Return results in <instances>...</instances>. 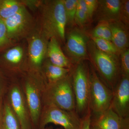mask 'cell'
Returning a JSON list of instances; mask_svg holds the SVG:
<instances>
[{
    "instance_id": "6da1fadb",
    "label": "cell",
    "mask_w": 129,
    "mask_h": 129,
    "mask_svg": "<svg viewBox=\"0 0 129 129\" xmlns=\"http://www.w3.org/2000/svg\"><path fill=\"white\" fill-rule=\"evenodd\" d=\"M39 8L37 23L42 31L48 39L55 37L60 44H64L67 21L63 0L42 1Z\"/></svg>"
},
{
    "instance_id": "7a4b0ae2",
    "label": "cell",
    "mask_w": 129,
    "mask_h": 129,
    "mask_svg": "<svg viewBox=\"0 0 129 129\" xmlns=\"http://www.w3.org/2000/svg\"><path fill=\"white\" fill-rule=\"evenodd\" d=\"M20 76L19 81L30 111L33 129H38L45 82L39 72L26 71Z\"/></svg>"
},
{
    "instance_id": "3957f363",
    "label": "cell",
    "mask_w": 129,
    "mask_h": 129,
    "mask_svg": "<svg viewBox=\"0 0 129 129\" xmlns=\"http://www.w3.org/2000/svg\"><path fill=\"white\" fill-rule=\"evenodd\" d=\"M88 52L92 66L113 90L121 76L119 56L100 50L91 40L88 43Z\"/></svg>"
},
{
    "instance_id": "277c9868",
    "label": "cell",
    "mask_w": 129,
    "mask_h": 129,
    "mask_svg": "<svg viewBox=\"0 0 129 129\" xmlns=\"http://www.w3.org/2000/svg\"><path fill=\"white\" fill-rule=\"evenodd\" d=\"M43 106L52 105L68 111H76V102L70 74L60 80L46 84L42 96Z\"/></svg>"
},
{
    "instance_id": "5b68a950",
    "label": "cell",
    "mask_w": 129,
    "mask_h": 129,
    "mask_svg": "<svg viewBox=\"0 0 129 129\" xmlns=\"http://www.w3.org/2000/svg\"><path fill=\"white\" fill-rule=\"evenodd\" d=\"M70 75L78 114L84 116L90 107V67L81 62L74 65Z\"/></svg>"
},
{
    "instance_id": "8992f818",
    "label": "cell",
    "mask_w": 129,
    "mask_h": 129,
    "mask_svg": "<svg viewBox=\"0 0 129 129\" xmlns=\"http://www.w3.org/2000/svg\"><path fill=\"white\" fill-rule=\"evenodd\" d=\"M27 41V71L40 72L46 59L49 39L37 23L36 27L26 37Z\"/></svg>"
},
{
    "instance_id": "52a82bcc",
    "label": "cell",
    "mask_w": 129,
    "mask_h": 129,
    "mask_svg": "<svg viewBox=\"0 0 129 129\" xmlns=\"http://www.w3.org/2000/svg\"><path fill=\"white\" fill-rule=\"evenodd\" d=\"M90 74V107L96 118L110 108L113 91L99 78L92 65Z\"/></svg>"
},
{
    "instance_id": "ba28073f",
    "label": "cell",
    "mask_w": 129,
    "mask_h": 129,
    "mask_svg": "<svg viewBox=\"0 0 129 129\" xmlns=\"http://www.w3.org/2000/svg\"><path fill=\"white\" fill-rule=\"evenodd\" d=\"M81 120L76 111H68L53 105H45L40 117L39 129L52 123L60 125L63 129H79Z\"/></svg>"
},
{
    "instance_id": "9c48e42d",
    "label": "cell",
    "mask_w": 129,
    "mask_h": 129,
    "mask_svg": "<svg viewBox=\"0 0 129 129\" xmlns=\"http://www.w3.org/2000/svg\"><path fill=\"white\" fill-rule=\"evenodd\" d=\"M11 80L5 97L20 123L21 129H34L30 111L19 81Z\"/></svg>"
},
{
    "instance_id": "30bf717a",
    "label": "cell",
    "mask_w": 129,
    "mask_h": 129,
    "mask_svg": "<svg viewBox=\"0 0 129 129\" xmlns=\"http://www.w3.org/2000/svg\"><path fill=\"white\" fill-rule=\"evenodd\" d=\"M4 21L8 36L13 42L26 39L37 24V21L24 5L16 14Z\"/></svg>"
},
{
    "instance_id": "8fae6325",
    "label": "cell",
    "mask_w": 129,
    "mask_h": 129,
    "mask_svg": "<svg viewBox=\"0 0 129 129\" xmlns=\"http://www.w3.org/2000/svg\"><path fill=\"white\" fill-rule=\"evenodd\" d=\"M89 41L85 31L76 27L71 29L65 35L64 50L67 57L74 65L89 59L88 52Z\"/></svg>"
},
{
    "instance_id": "7c38bea8",
    "label": "cell",
    "mask_w": 129,
    "mask_h": 129,
    "mask_svg": "<svg viewBox=\"0 0 129 129\" xmlns=\"http://www.w3.org/2000/svg\"><path fill=\"white\" fill-rule=\"evenodd\" d=\"M0 69L12 76L19 75L27 70V47L16 45L0 53Z\"/></svg>"
},
{
    "instance_id": "4fadbf2b",
    "label": "cell",
    "mask_w": 129,
    "mask_h": 129,
    "mask_svg": "<svg viewBox=\"0 0 129 129\" xmlns=\"http://www.w3.org/2000/svg\"><path fill=\"white\" fill-rule=\"evenodd\" d=\"M112 91L110 108L120 118L129 117V77L121 76Z\"/></svg>"
},
{
    "instance_id": "5bb4252c",
    "label": "cell",
    "mask_w": 129,
    "mask_h": 129,
    "mask_svg": "<svg viewBox=\"0 0 129 129\" xmlns=\"http://www.w3.org/2000/svg\"><path fill=\"white\" fill-rule=\"evenodd\" d=\"M121 1L120 0L98 1L97 16L99 21L108 22L120 21Z\"/></svg>"
},
{
    "instance_id": "9a60e30c",
    "label": "cell",
    "mask_w": 129,
    "mask_h": 129,
    "mask_svg": "<svg viewBox=\"0 0 129 129\" xmlns=\"http://www.w3.org/2000/svg\"><path fill=\"white\" fill-rule=\"evenodd\" d=\"M60 43L55 37L48 41L46 59L52 64L60 67L72 70L74 65L64 55L61 49Z\"/></svg>"
},
{
    "instance_id": "2e32d148",
    "label": "cell",
    "mask_w": 129,
    "mask_h": 129,
    "mask_svg": "<svg viewBox=\"0 0 129 129\" xmlns=\"http://www.w3.org/2000/svg\"><path fill=\"white\" fill-rule=\"evenodd\" d=\"M108 23L112 32L111 41L119 53L128 48L129 28L120 21Z\"/></svg>"
},
{
    "instance_id": "e0dca14e",
    "label": "cell",
    "mask_w": 129,
    "mask_h": 129,
    "mask_svg": "<svg viewBox=\"0 0 129 129\" xmlns=\"http://www.w3.org/2000/svg\"><path fill=\"white\" fill-rule=\"evenodd\" d=\"M71 70L56 66L51 63L47 59L43 63L40 72L46 84H51L60 80L68 75Z\"/></svg>"
},
{
    "instance_id": "ac0fdd59",
    "label": "cell",
    "mask_w": 129,
    "mask_h": 129,
    "mask_svg": "<svg viewBox=\"0 0 129 129\" xmlns=\"http://www.w3.org/2000/svg\"><path fill=\"white\" fill-rule=\"evenodd\" d=\"M120 118L110 108L101 115L91 119V123L100 129H120Z\"/></svg>"
},
{
    "instance_id": "d6986e66",
    "label": "cell",
    "mask_w": 129,
    "mask_h": 129,
    "mask_svg": "<svg viewBox=\"0 0 129 129\" xmlns=\"http://www.w3.org/2000/svg\"><path fill=\"white\" fill-rule=\"evenodd\" d=\"M24 6L22 1L0 0V18L5 21L16 14Z\"/></svg>"
},
{
    "instance_id": "ffe728a7",
    "label": "cell",
    "mask_w": 129,
    "mask_h": 129,
    "mask_svg": "<svg viewBox=\"0 0 129 129\" xmlns=\"http://www.w3.org/2000/svg\"><path fill=\"white\" fill-rule=\"evenodd\" d=\"M1 129H21L18 119L5 97L4 117Z\"/></svg>"
},
{
    "instance_id": "44dd1931",
    "label": "cell",
    "mask_w": 129,
    "mask_h": 129,
    "mask_svg": "<svg viewBox=\"0 0 129 129\" xmlns=\"http://www.w3.org/2000/svg\"><path fill=\"white\" fill-rule=\"evenodd\" d=\"M91 37L111 41L112 32L108 22L99 21L98 25L92 30Z\"/></svg>"
},
{
    "instance_id": "7402d4cb",
    "label": "cell",
    "mask_w": 129,
    "mask_h": 129,
    "mask_svg": "<svg viewBox=\"0 0 129 129\" xmlns=\"http://www.w3.org/2000/svg\"><path fill=\"white\" fill-rule=\"evenodd\" d=\"M89 20L84 0H78L75 19V24L82 27Z\"/></svg>"
},
{
    "instance_id": "603a6c76",
    "label": "cell",
    "mask_w": 129,
    "mask_h": 129,
    "mask_svg": "<svg viewBox=\"0 0 129 129\" xmlns=\"http://www.w3.org/2000/svg\"><path fill=\"white\" fill-rule=\"evenodd\" d=\"M91 40L100 50L108 54L119 56V52L112 41L91 37Z\"/></svg>"
},
{
    "instance_id": "cb8c5ba5",
    "label": "cell",
    "mask_w": 129,
    "mask_h": 129,
    "mask_svg": "<svg viewBox=\"0 0 129 129\" xmlns=\"http://www.w3.org/2000/svg\"><path fill=\"white\" fill-rule=\"evenodd\" d=\"M77 2L78 0H63L67 25H69L72 27L75 24V19L77 8Z\"/></svg>"
},
{
    "instance_id": "d4e9b609",
    "label": "cell",
    "mask_w": 129,
    "mask_h": 129,
    "mask_svg": "<svg viewBox=\"0 0 129 129\" xmlns=\"http://www.w3.org/2000/svg\"><path fill=\"white\" fill-rule=\"evenodd\" d=\"M13 43L8 36L5 22L0 18V53L12 46Z\"/></svg>"
},
{
    "instance_id": "484cf974",
    "label": "cell",
    "mask_w": 129,
    "mask_h": 129,
    "mask_svg": "<svg viewBox=\"0 0 129 129\" xmlns=\"http://www.w3.org/2000/svg\"><path fill=\"white\" fill-rule=\"evenodd\" d=\"M119 58L121 76L129 77V48L120 52Z\"/></svg>"
},
{
    "instance_id": "4316f807",
    "label": "cell",
    "mask_w": 129,
    "mask_h": 129,
    "mask_svg": "<svg viewBox=\"0 0 129 129\" xmlns=\"http://www.w3.org/2000/svg\"><path fill=\"white\" fill-rule=\"evenodd\" d=\"M120 21L129 28V1L123 0L121 1L120 13Z\"/></svg>"
},
{
    "instance_id": "83f0119b",
    "label": "cell",
    "mask_w": 129,
    "mask_h": 129,
    "mask_svg": "<svg viewBox=\"0 0 129 129\" xmlns=\"http://www.w3.org/2000/svg\"><path fill=\"white\" fill-rule=\"evenodd\" d=\"M11 81L0 69V98H4L7 94Z\"/></svg>"
},
{
    "instance_id": "f1b7e54d",
    "label": "cell",
    "mask_w": 129,
    "mask_h": 129,
    "mask_svg": "<svg viewBox=\"0 0 129 129\" xmlns=\"http://www.w3.org/2000/svg\"><path fill=\"white\" fill-rule=\"evenodd\" d=\"M84 1L88 13V18L90 20L92 18L94 13L96 11L98 4V1L84 0Z\"/></svg>"
},
{
    "instance_id": "f546056e",
    "label": "cell",
    "mask_w": 129,
    "mask_h": 129,
    "mask_svg": "<svg viewBox=\"0 0 129 129\" xmlns=\"http://www.w3.org/2000/svg\"><path fill=\"white\" fill-rule=\"evenodd\" d=\"M91 118V112L90 109L85 115L81 118L82 120L79 129H90Z\"/></svg>"
},
{
    "instance_id": "4dcf8cb0",
    "label": "cell",
    "mask_w": 129,
    "mask_h": 129,
    "mask_svg": "<svg viewBox=\"0 0 129 129\" xmlns=\"http://www.w3.org/2000/svg\"><path fill=\"white\" fill-rule=\"evenodd\" d=\"M4 98H0V129H1L4 117Z\"/></svg>"
},
{
    "instance_id": "1f68e13d",
    "label": "cell",
    "mask_w": 129,
    "mask_h": 129,
    "mask_svg": "<svg viewBox=\"0 0 129 129\" xmlns=\"http://www.w3.org/2000/svg\"><path fill=\"white\" fill-rule=\"evenodd\" d=\"M129 129V117L120 118V129Z\"/></svg>"
},
{
    "instance_id": "d6a6232c",
    "label": "cell",
    "mask_w": 129,
    "mask_h": 129,
    "mask_svg": "<svg viewBox=\"0 0 129 129\" xmlns=\"http://www.w3.org/2000/svg\"><path fill=\"white\" fill-rule=\"evenodd\" d=\"M90 129H100L98 127H97L95 125L92 124L91 123L90 126Z\"/></svg>"
},
{
    "instance_id": "836d02e7",
    "label": "cell",
    "mask_w": 129,
    "mask_h": 129,
    "mask_svg": "<svg viewBox=\"0 0 129 129\" xmlns=\"http://www.w3.org/2000/svg\"><path fill=\"white\" fill-rule=\"evenodd\" d=\"M38 129H53V127L52 126H46L42 128H39Z\"/></svg>"
},
{
    "instance_id": "e575fe53",
    "label": "cell",
    "mask_w": 129,
    "mask_h": 129,
    "mask_svg": "<svg viewBox=\"0 0 129 129\" xmlns=\"http://www.w3.org/2000/svg\"><path fill=\"white\" fill-rule=\"evenodd\" d=\"M56 129H63L62 128H56Z\"/></svg>"
}]
</instances>
